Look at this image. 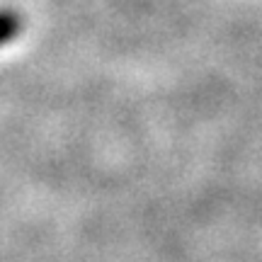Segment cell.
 I'll return each instance as SVG.
<instances>
[{"label":"cell","instance_id":"1","mask_svg":"<svg viewBox=\"0 0 262 262\" xmlns=\"http://www.w3.org/2000/svg\"><path fill=\"white\" fill-rule=\"evenodd\" d=\"M15 34H17V19H15V15L0 12V44H5Z\"/></svg>","mask_w":262,"mask_h":262}]
</instances>
